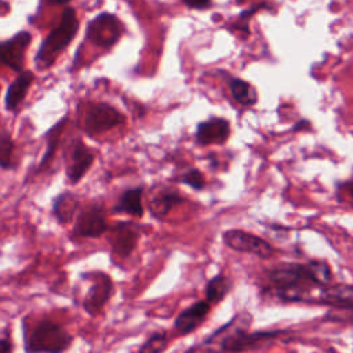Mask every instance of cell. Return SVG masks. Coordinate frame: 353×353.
<instances>
[{"mask_svg": "<svg viewBox=\"0 0 353 353\" xmlns=\"http://www.w3.org/2000/svg\"><path fill=\"white\" fill-rule=\"evenodd\" d=\"M266 279L274 295L283 302H310L312 292L332 283V270L327 261L307 263H280L268 270Z\"/></svg>", "mask_w": 353, "mask_h": 353, "instance_id": "cell-1", "label": "cell"}, {"mask_svg": "<svg viewBox=\"0 0 353 353\" xmlns=\"http://www.w3.org/2000/svg\"><path fill=\"white\" fill-rule=\"evenodd\" d=\"M79 29V19L73 8L68 7L61 18V22L43 40L36 54L34 62L37 69H48L58 55L70 44Z\"/></svg>", "mask_w": 353, "mask_h": 353, "instance_id": "cell-2", "label": "cell"}, {"mask_svg": "<svg viewBox=\"0 0 353 353\" xmlns=\"http://www.w3.org/2000/svg\"><path fill=\"white\" fill-rule=\"evenodd\" d=\"M73 336L58 323L40 320L32 328L23 324L25 352H63L70 347Z\"/></svg>", "mask_w": 353, "mask_h": 353, "instance_id": "cell-3", "label": "cell"}, {"mask_svg": "<svg viewBox=\"0 0 353 353\" xmlns=\"http://www.w3.org/2000/svg\"><path fill=\"white\" fill-rule=\"evenodd\" d=\"M125 116L106 102H87L83 110V131L94 138L98 134L110 131L124 124Z\"/></svg>", "mask_w": 353, "mask_h": 353, "instance_id": "cell-4", "label": "cell"}, {"mask_svg": "<svg viewBox=\"0 0 353 353\" xmlns=\"http://www.w3.org/2000/svg\"><path fill=\"white\" fill-rule=\"evenodd\" d=\"M81 277L88 280V290L83 299V307L90 316L101 313L103 306L109 302L114 292V284L109 274L105 272L83 273Z\"/></svg>", "mask_w": 353, "mask_h": 353, "instance_id": "cell-5", "label": "cell"}, {"mask_svg": "<svg viewBox=\"0 0 353 353\" xmlns=\"http://www.w3.org/2000/svg\"><path fill=\"white\" fill-rule=\"evenodd\" d=\"M222 241L233 251L252 254L262 259H268L276 252V248L269 241L241 229L225 230L222 233Z\"/></svg>", "mask_w": 353, "mask_h": 353, "instance_id": "cell-6", "label": "cell"}, {"mask_svg": "<svg viewBox=\"0 0 353 353\" xmlns=\"http://www.w3.org/2000/svg\"><path fill=\"white\" fill-rule=\"evenodd\" d=\"M94 159V152L81 141V138L72 139L65 149V172L68 181L72 185L80 182L85 172L91 168Z\"/></svg>", "mask_w": 353, "mask_h": 353, "instance_id": "cell-7", "label": "cell"}, {"mask_svg": "<svg viewBox=\"0 0 353 353\" xmlns=\"http://www.w3.org/2000/svg\"><path fill=\"white\" fill-rule=\"evenodd\" d=\"M283 334H284L283 330L247 332L243 328H236L233 332L226 335L219 342V349L226 352H244V350L259 347L261 345L269 343L270 341H276Z\"/></svg>", "mask_w": 353, "mask_h": 353, "instance_id": "cell-8", "label": "cell"}, {"mask_svg": "<svg viewBox=\"0 0 353 353\" xmlns=\"http://www.w3.org/2000/svg\"><path fill=\"white\" fill-rule=\"evenodd\" d=\"M108 229L109 225L103 205L95 203L80 210L73 225V234L84 239H97L105 234Z\"/></svg>", "mask_w": 353, "mask_h": 353, "instance_id": "cell-9", "label": "cell"}, {"mask_svg": "<svg viewBox=\"0 0 353 353\" xmlns=\"http://www.w3.org/2000/svg\"><path fill=\"white\" fill-rule=\"evenodd\" d=\"M85 33L92 44L101 48H110L120 39L123 25L114 15L101 14L88 23Z\"/></svg>", "mask_w": 353, "mask_h": 353, "instance_id": "cell-10", "label": "cell"}, {"mask_svg": "<svg viewBox=\"0 0 353 353\" xmlns=\"http://www.w3.org/2000/svg\"><path fill=\"white\" fill-rule=\"evenodd\" d=\"M30 40L29 32H19L12 39L0 41V66H7L18 73L22 72L25 52Z\"/></svg>", "mask_w": 353, "mask_h": 353, "instance_id": "cell-11", "label": "cell"}, {"mask_svg": "<svg viewBox=\"0 0 353 353\" xmlns=\"http://www.w3.org/2000/svg\"><path fill=\"white\" fill-rule=\"evenodd\" d=\"M230 137V123L225 117H210L196 127L194 139L200 146L222 145Z\"/></svg>", "mask_w": 353, "mask_h": 353, "instance_id": "cell-12", "label": "cell"}, {"mask_svg": "<svg viewBox=\"0 0 353 353\" xmlns=\"http://www.w3.org/2000/svg\"><path fill=\"white\" fill-rule=\"evenodd\" d=\"M108 230L112 232V237L109 239L112 254L120 259L128 258L135 250L139 239V232L135 225L131 222H119Z\"/></svg>", "mask_w": 353, "mask_h": 353, "instance_id": "cell-13", "label": "cell"}, {"mask_svg": "<svg viewBox=\"0 0 353 353\" xmlns=\"http://www.w3.org/2000/svg\"><path fill=\"white\" fill-rule=\"evenodd\" d=\"M211 310V303L207 299L197 301L192 303L189 307L182 310L174 323V328L179 335H189L196 328H199L204 320L207 319Z\"/></svg>", "mask_w": 353, "mask_h": 353, "instance_id": "cell-14", "label": "cell"}, {"mask_svg": "<svg viewBox=\"0 0 353 353\" xmlns=\"http://www.w3.org/2000/svg\"><path fill=\"white\" fill-rule=\"evenodd\" d=\"M33 81H34L33 72H30V70L19 72V74L8 85L7 92H6L4 106L8 112H15L17 108L23 102Z\"/></svg>", "mask_w": 353, "mask_h": 353, "instance_id": "cell-15", "label": "cell"}, {"mask_svg": "<svg viewBox=\"0 0 353 353\" xmlns=\"http://www.w3.org/2000/svg\"><path fill=\"white\" fill-rule=\"evenodd\" d=\"M142 194H143V189L142 186L138 188H132V189H127L124 190L117 203L113 205V212L116 214H127L135 218H141L143 216V204H142Z\"/></svg>", "mask_w": 353, "mask_h": 353, "instance_id": "cell-16", "label": "cell"}, {"mask_svg": "<svg viewBox=\"0 0 353 353\" xmlns=\"http://www.w3.org/2000/svg\"><path fill=\"white\" fill-rule=\"evenodd\" d=\"M182 201H183V196L179 192L172 190V189L171 190L164 189L150 199L149 210L154 218L163 219L164 216H167L170 214V211L172 208L179 205Z\"/></svg>", "mask_w": 353, "mask_h": 353, "instance_id": "cell-17", "label": "cell"}, {"mask_svg": "<svg viewBox=\"0 0 353 353\" xmlns=\"http://www.w3.org/2000/svg\"><path fill=\"white\" fill-rule=\"evenodd\" d=\"M77 208L79 200L77 196L72 192H63L58 194L52 201V214L61 225L69 223L74 218Z\"/></svg>", "mask_w": 353, "mask_h": 353, "instance_id": "cell-18", "label": "cell"}, {"mask_svg": "<svg viewBox=\"0 0 353 353\" xmlns=\"http://www.w3.org/2000/svg\"><path fill=\"white\" fill-rule=\"evenodd\" d=\"M229 91L233 97V99L245 108H251L258 102V92L255 87L239 77L229 79Z\"/></svg>", "mask_w": 353, "mask_h": 353, "instance_id": "cell-19", "label": "cell"}, {"mask_svg": "<svg viewBox=\"0 0 353 353\" xmlns=\"http://www.w3.org/2000/svg\"><path fill=\"white\" fill-rule=\"evenodd\" d=\"M66 121H68V116L62 117L57 124H54V125L46 132V135H44V139H46V152H44V154H43V157H41V160H40V163H39V165H37V170L46 168V167L50 164V161L52 160V157H54V154H55V150H57V148H58L61 135H62V130H63Z\"/></svg>", "mask_w": 353, "mask_h": 353, "instance_id": "cell-20", "label": "cell"}, {"mask_svg": "<svg viewBox=\"0 0 353 353\" xmlns=\"http://www.w3.org/2000/svg\"><path fill=\"white\" fill-rule=\"evenodd\" d=\"M232 280L228 276H215L205 285V299L210 303H219L232 290Z\"/></svg>", "mask_w": 353, "mask_h": 353, "instance_id": "cell-21", "label": "cell"}, {"mask_svg": "<svg viewBox=\"0 0 353 353\" xmlns=\"http://www.w3.org/2000/svg\"><path fill=\"white\" fill-rule=\"evenodd\" d=\"M15 150V143L11 132L0 124V168L11 170L15 168L12 163V156Z\"/></svg>", "mask_w": 353, "mask_h": 353, "instance_id": "cell-22", "label": "cell"}, {"mask_svg": "<svg viewBox=\"0 0 353 353\" xmlns=\"http://www.w3.org/2000/svg\"><path fill=\"white\" fill-rule=\"evenodd\" d=\"M167 332L164 331H157L153 332L141 346L139 352H163L167 347Z\"/></svg>", "mask_w": 353, "mask_h": 353, "instance_id": "cell-23", "label": "cell"}, {"mask_svg": "<svg viewBox=\"0 0 353 353\" xmlns=\"http://www.w3.org/2000/svg\"><path fill=\"white\" fill-rule=\"evenodd\" d=\"M181 183L183 185H188L190 186L192 189L194 190H203L204 186H205V179H204V175L203 172L199 170V168H189L188 171H185L179 179H178Z\"/></svg>", "mask_w": 353, "mask_h": 353, "instance_id": "cell-24", "label": "cell"}, {"mask_svg": "<svg viewBox=\"0 0 353 353\" xmlns=\"http://www.w3.org/2000/svg\"><path fill=\"white\" fill-rule=\"evenodd\" d=\"M188 7L196 8V10H203L208 8L211 4V0H182Z\"/></svg>", "mask_w": 353, "mask_h": 353, "instance_id": "cell-25", "label": "cell"}, {"mask_svg": "<svg viewBox=\"0 0 353 353\" xmlns=\"http://www.w3.org/2000/svg\"><path fill=\"white\" fill-rule=\"evenodd\" d=\"M12 349H14L12 341H11L10 335L6 334L4 336L0 338V353H7V352H11Z\"/></svg>", "mask_w": 353, "mask_h": 353, "instance_id": "cell-26", "label": "cell"}, {"mask_svg": "<svg viewBox=\"0 0 353 353\" xmlns=\"http://www.w3.org/2000/svg\"><path fill=\"white\" fill-rule=\"evenodd\" d=\"M339 189H342L347 197V201L353 205V181H347V182H343Z\"/></svg>", "mask_w": 353, "mask_h": 353, "instance_id": "cell-27", "label": "cell"}, {"mask_svg": "<svg viewBox=\"0 0 353 353\" xmlns=\"http://www.w3.org/2000/svg\"><path fill=\"white\" fill-rule=\"evenodd\" d=\"M310 125V123H309V120H299V123L294 127V131H298V130H301L302 127L305 128V127H309Z\"/></svg>", "mask_w": 353, "mask_h": 353, "instance_id": "cell-28", "label": "cell"}, {"mask_svg": "<svg viewBox=\"0 0 353 353\" xmlns=\"http://www.w3.org/2000/svg\"><path fill=\"white\" fill-rule=\"evenodd\" d=\"M69 1H70V0H48V3L55 4V6H63V4L69 3Z\"/></svg>", "mask_w": 353, "mask_h": 353, "instance_id": "cell-29", "label": "cell"}, {"mask_svg": "<svg viewBox=\"0 0 353 353\" xmlns=\"http://www.w3.org/2000/svg\"><path fill=\"white\" fill-rule=\"evenodd\" d=\"M0 90H1V87H0Z\"/></svg>", "mask_w": 353, "mask_h": 353, "instance_id": "cell-30", "label": "cell"}, {"mask_svg": "<svg viewBox=\"0 0 353 353\" xmlns=\"http://www.w3.org/2000/svg\"><path fill=\"white\" fill-rule=\"evenodd\" d=\"M239 1H241V0H239Z\"/></svg>", "mask_w": 353, "mask_h": 353, "instance_id": "cell-31", "label": "cell"}]
</instances>
